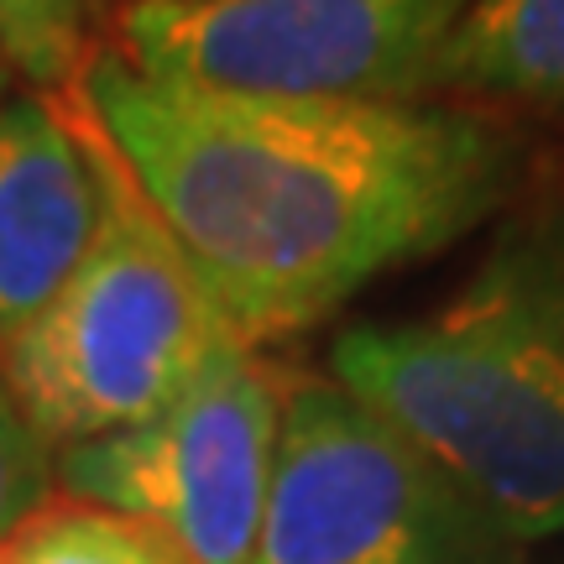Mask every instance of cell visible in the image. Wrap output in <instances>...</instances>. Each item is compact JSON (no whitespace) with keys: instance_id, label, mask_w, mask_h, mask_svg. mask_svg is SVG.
<instances>
[{"instance_id":"cell-1","label":"cell","mask_w":564,"mask_h":564,"mask_svg":"<svg viewBox=\"0 0 564 564\" xmlns=\"http://www.w3.org/2000/svg\"><path fill=\"white\" fill-rule=\"evenodd\" d=\"M79 84L251 350L502 220L528 183V141L470 105L215 95L105 47Z\"/></svg>"},{"instance_id":"cell-3","label":"cell","mask_w":564,"mask_h":564,"mask_svg":"<svg viewBox=\"0 0 564 564\" xmlns=\"http://www.w3.org/2000/svg\"><path fill=\"white\" fill-rule=\"evenodd\" d=\"M68 105L95 178V220L58 293L0 340V382L53 455L162 413L241 340L89 110L84 84H68Z\"/></svg>"},{"instance_id":"cell-2","label":"cell","mask_w":564,"mask_h":564,"mask_svg":"<svg viewBox=\"0 0 564 564\" xmlns=\"http://www.w3.org/2000/svg\"><path fill=\"white\" fill-rule=\"evenodd\" d=\"M329 377L419 444L507 544L564 533V194L512 204L444 303L350 324Z\"/></svg>"},{"instance_id":"cell-6","label":"cell","mask_w":564,"mask_h":564,"mask_svg":"<svg viewBox=\"0 0 564 564\" xmlns=\"http://www.w3.org/2000/svg\"><path fill=\"white\" fill-rule=\"evenodd\" d=\"M288 371L230 340L173 403L121 434L53 455V491L100 502L194 564H251L282 434Z\"/></svg>"},{"instance_id":"cell-12","label":"cell","mask_w":564,"mask_h":564,"mask_svg":"<svg viewBox=\"0 0 564 564\" xmlns=\"http://www.w3.org/2000/svg\"><path fill=\"white\" fill-rule=\"evenodd\" d=\"M11 95V68H6V58H0V100Z\"/></svg>"},{"instance_id":"cell-7","label":"cell","mask_w":564,"mask_h":564,"mask_svg":"<svg viewBox=\"0 0 564 564\" xmlns=\"http://www.w3.org/2000/svg\"><path fill=\"white\" fill-rule=\"evenodd\" d=\"M95 220V178L68 89L0 100V340L74 272Z\"/></svg>"},{"instance_id":"cell-10","label":"cell","mask_w":564,"mask_h":564,"mask_svg":"<svg viewBox=\"0 0 564 564\" xmlns=\"http://www.w3.org/2000/svg\"><path fill=\"white\" fill-rule=\"evenodd\" d=\"M95 53V0H0V58L26 89L79 84Z\"/></svg>"},{"instance_id":"cell-11","label":"cell","mask_w":564,"mask_h":564,"mask_svg":"<svg viewBox=\"0 0 564 564\" xmlns=\"http://www.w3.org/2000/svg\"><path fill=\"white\" fill-rule=\"evenodd\" d=\"M53 491V449L32 434L0 382V539Z\"/></svg>"},{"instance_id":"cell-8","label":"cell","mask_w":564,"mask_h":564,"mask_svg":"<svg viewBox=\"0 0 564 564\" xmlns=\"http://www.w3.org/2000/svg\"><path fill=\"white\" fill-rule=\"evenodd\" d=\"M429 100L470 110H564V0H465L444 32Z\"/></svg>"},{"instance_id":"cell-4","label":"cell","mask_w":564,"mask_h":564,"mask_svg":"<svg viewBox=\"0 0 564 564\" xmlns=\"http://www.w3.org/2000/svg\"><path fill=\"white\" fill-rule=\"evenodd\" d=\"M465 0H126L105 53L158 84L257 100H429Z\"/></svg>"},{"instance_id":"cell-9","label":"cell","mask_w":564,"mask_h":564,"mask_svg":"<svg viewBox=\"0 0 564 564\" xmlns=\"http://www.w3.org/2000/svg\"><path fill=\"white\" fill-rule=\"evenodd\" d=\"M0 564H194L158 528L126 512L84 502L68 491H47L6 539Z\"/></svg>"},{"instance_id":"cell-5","label":"cell","mask_w":564,"mask_h":564,"mask_svg":"<svg viewBox=\"0 0 564 564\" xmlns=\"http://www.w3.org/2000/svg\"><path fill=\"white\" fill-rule=\"evenodd\" d=\"M507 539L335 377L288 371L251 564H502Z\"/></svg>"}]
</instances>
